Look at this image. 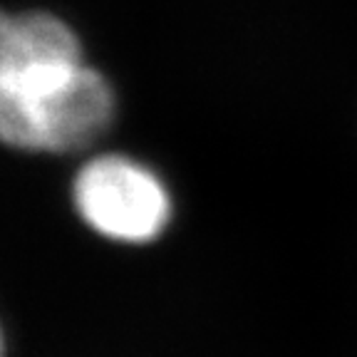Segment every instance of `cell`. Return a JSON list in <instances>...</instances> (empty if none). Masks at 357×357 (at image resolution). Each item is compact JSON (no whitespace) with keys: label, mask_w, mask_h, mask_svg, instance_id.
<instances>
[{"label":"cell","mask_w":357,"mask_h":357,"mask_svg":"<svg viewBox=\"0 0 357 357\" xmlns=\"http://www.w3.org/2000/svg\"><path fill=\"white\" fill-rule=\"evenodd\" d=\"M114 119L109 82L82 60L77 35L47 13L0 10V142L77 151Z\"/></svg>","instance_id":"obj_1"},{"label":"cell","mask_w":357,"mask_h":357,"mask_svg":"<svg viewBox=\"0 0 357 357\" xmlns=\"http://www.w3.org/2000/svg\"><path fill=\"white\" fill-rule=\"evenodd\" d=\"M73 201L79 218L119 243H146L172 221V196L149 167L122 154H102L75 176Z\"/></svg>","instance_id":"obj_2"},{"label":"cell","mask_w":357,"mask_h":357,"mask_svg":"<svg viewBox=\"0 0 357 357\" xmlns=\"http://www.w3.org/2000/svg\"><path fill=\"white\" fill-rule=\"evenodd\" d=\"M0 357H3V333H0Z\"/></svg>","instance_id":"obj_3"}]
</instances>
